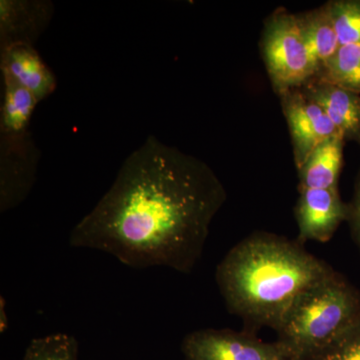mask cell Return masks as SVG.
<instances>
[{"label": "cell", "mask_w": 360, "mask_h": 360, "mask_svg": "<svg viewBox=\"0 0 360 360\" xmlns=\"http://www.w3.org/2000/svg\"><path fill=\"white\" fill-rule=\"evenodd\" d=\"M262 51L272 86L279 96L302 89L319 73L297 14L276 11L265 21Z\"/></svg>", "instance_id": "cell-4"}, {"label": "cell", "mask_w": 360, "mask_h": 360, "mask_svg": "<svg viewBox=\"0 0 360 360\" xmlns=\"http://www.w3.org/2000/svg\"><path fill=\"white\" fill-rule=\"evenodd\" d=\"M297 15L305 44L315 65L321 71L322 65L335 53L338 47L340 46L328 4L314 11L297 14Z\"/></svg>", "instance_id": "cell-13"}, {"label": "cell", "mask_w": 360, "mask_h": 360, "mask_svg": "<svg viewBox=\"0 0 360 360\" xmlns=\"http://www.w3.org/2000/svg\"><path fill=\"white\" fill-rule=\"evenodd\" d=\"M295 208L300 243H328L342 222L347 221L348 205L338 188L302 189Z\"/></svg>", "instance_id": "cell-8"}, {"label": "cell", "mask_w": 360, "mask_h": 360, "mask_svg": "<svg viewBox=\"0 0 360 360\" xmlns=\"http://www.w3.org/2000/svg\"><path fill=\"white\" fill-rule=\"evenodd\" d=\"M226 198L205 161L149 136L73 227L70 245L103 251L132 269L191 274Z\"/></svg>", "instance_id": "cell-1"}, {"label": "cell", "mask_w": 360, "mask_h": 360, "mask_svg": "<svg viewBox=\"0 0 360 360\" xmlns=\"http://www.w3.org/2000/svg\"><path fill=\"white\" fill-rule=\"evenodd\" d=\"M302 90L319 104L330 118L345 141L360 146V96L324 82L317 77L303 85Z\"/></svg>", "instance_id": "cell-10"}, {"label": "cell", "mask_w": 360, "mask_h": 360, "mask_svg": "<svg viewBox=\"0 0 360 360\" xmlns=\"http://www.w3.org/2000/svg\"><path fill=\"white\" fill-rule=\"evenodd\" d=\"M22 360H78V342L72 335L56 333L34 338Z\"/></svg>", "instance_id": "cell-16"}, {"label": "cell", "mask_w": 360, "mask_h": 360, "mask_svg": "<svg viewBox=\"0 0 360 360\" xmlns=\"http://www.w3.org/2000/svg\"><path fill=\"white\" fill-rule=\"evenodd\" d=\"M39 151L30 132L0 135V212L20 206L37 181Z\"/></svg>", "instance_id": "cell-6"}, {"label": "cell", "mask_w": 360, "mask_h": 360, "mask_svg": "<svg viewBox=\"0 0 360 360\" xmlns=\"http://www.w3.org/2000/svg\"><path fill=\"white\" fill-rule=\"evenodd\" d=\"M348 205L347 224L352 239L360 250V168L355 179L352 200Z\"/></svg>", "instance_id": "cell-19"}, {"label": "cell", "mask_w": 360, "mask_h": 360, "mask_svg": "<svg viewBox=\"0 0 360 360\" xmlns=\"http://www.w3.org/2000/svg\"><path fill=\"white\" fill-rule=\"evenodd\" d=\"M54 14L49 0L0 1V49L16 45L34 46Z\"/></svg>", "instance_id": "cell-9"}, {"label": "cell", "mask_w": 360, "mask_h": 360, "mask_svg": "<svg viewBox=\"0 0 360 360\" xmlns=\"http://www.w3.org/2000/svg\"><path fill=\"white\" fill-rule=\"evenodd\" d=\"M184 360H300L278 341L232 329L205 328L188 333L181 343Z\"/></svg>", "instance_id": "cell-5"}, {"label": "cell", "mask_w": 360, "mask_h": 360, "mask_svg": "<svg viewBox=\"0 0 360 360\" xmlns=\"http://www.w3.org/2000/svg\"><path fill=\"white\" fill-rule=\"evenodd\" d=\"M279 96L290 127L293 155L298 169L319 144L335 135L342 134L321 106L302 89L288 90Z\"/></svg>", "instance_id": "cell-7"}, {"label": "cell", "mask_w": 360, "mask_h": 360, "mask_svg": "<svg viewBox=\"0 0 360 360\" xmlns=\"http://www.w3.org/2000/svg\"><path fill=\"white\" fill-rule=\"evenodd\" d=\"M333 269L298 240L257 231L239 241L217 265L220 295L243 330H276L297 298Z\"/></svg>", "instance_id": "cell-2"}, {"label": "cell", "mask_w": 360, "mask_h": 360, "mask_svg": "<svg viewBox=\"0 0 360 360\" xmlns=\"http://www.w3.org/2000/svg\"><path fill=\"white\" fill-rule=\"evenodd\" d=\"M316 77L360 96V45H340Z\"/></svg>", "instance_id": "cell-15"}, {"label": "cell", "mask_w": 360, "mask_h": 360, "mask_svg": "<svg viewBox=\"0 0 360 360\" xmlns=\"http://www.w3.org/2000/svg\"><path fill=\"white\" fill-rule=\"evenodd\" d=\"M309 360H360V321Z\"/></svg>", "instance_id": "cell-18"}, {"label": "cell", "mask_w": 360, "mask_h": 360, "mask_svg": "<svg viewBox=\"0 0 360 360\" xmlns=\"http://www.w3.org/2000/svg\"><path fill=\"white\" fill-rule=\"evenodd\" d=\"M340 45H360V0L328 2Z\"/></svg>", "instance_id": "cell-17"}, {"label": "cell", "mask_w": 360, "mask_h": 360, "mask_svg": "<svg viewBox=\"0 0 360 360\" xmlns=\"http://www.w3.org/2000/svg\"><path fill=\"white\" fill-rule=\"evenodd\" d=\"M0 54L2 75L32 92L39 103L53 94L58 85L56 75L34 46L16 45L2 49Z\"/></svg>", "instance_id": "cell-11"}, {"label": "cell", "mask_w": 360, "mask_h": 360, "mask_svg": "<svg viewBox=\"0 0 360 360\" xmlns=\"http://www.w3.org/2000/svg\"><path fill=\"white\" fill-rule=\"evenodd\" d=\"M360 321V290L335 271L303 292L276 329L300 360L312 359Z\"/></svg>", "instance_id": "cell-3"}, {"label": "cell", "mask_w": 360, "mask_h": 360, "mask_svg": "<svg viewBox=\"0 0 360 360\" xmlns=\"http://www.w3.org/2000/svg\"><path fill=\"white\" fill-rule=\"evenodd\" d=\"M39 101L32 92L2 75L0 135H21L30 131V120Z\"/></svg>", "instance_id": "cell-14"}, {"label": "cell", "mask_w": 360, "mask_h": 360, "mask_svg": "<svg viewBox=\"0 0 360 360\" xmlns=\"http://www.w3.org/2000/svg\"><path fill=\"white\" fill-rule=\"evenodd\" d=\"M345 139L338 134L319 144L298 168L300 191L338 188Z\"/></svg>", "instance_id": "cell-12"}]
</instances>
